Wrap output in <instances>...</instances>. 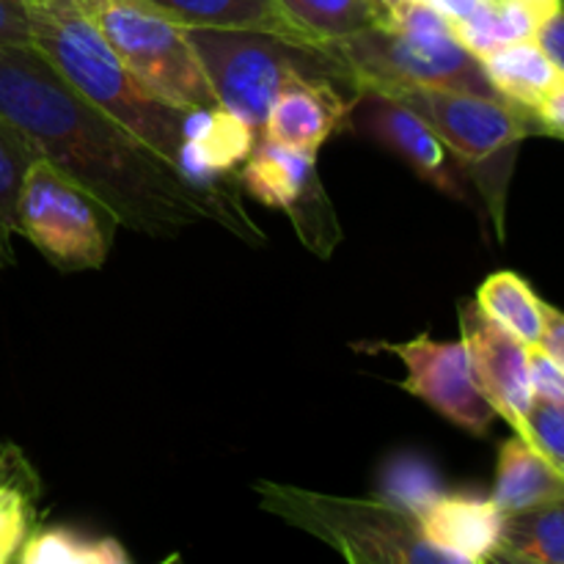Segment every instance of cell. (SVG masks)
Segmentation results:
<instances>
[{"label": "cell", "instance_id": "obj_1", "mask_svg": "<svg viewBox=\"0 0 564 564\" xmlns=\"http://www.w3.org/2000/svg\"><path fill=\"white\" fill-rule=\"evenodd\" d=\"M0 116L39 158L99 198L119 226L174 237L215 220L207 198L176 165L88 102L33 44H0Z\"/></svg>", "mask_w": 564, "mask_h": 564}, {"label": "cell", "instance_id": "obj_2", "mask_svg": "<svg viewBox=\"0 0 564 564\" xmlns=\"http://www.w3.org/2000/svg\"><path fill=\"white\" fill-rule=\"evenodd\" d=\"M31 33L33 47L88 102L176 165L187 110L138 80L77 0H31Z\"/></svg>", "mask_w": 564, "mask_h": 564}, {"label": "cell", "instance_id": "obj_3", "mask_svg": "<svg viewBox=\"0 0 564 564\" xmlns=\"http://www.w3.org/2000/svg\"><path fill=\"white\" fill-rule=\"evenodd\" d=\"M323 47L345 64L358 91L422 86L505 99L490 83L482 61L457 39L452 22L430 3L400 0L391 9L386 28H367L352 36L325 42Z\"/></svg>", "mask_w": 564, "mask_h": 564}, {"label": "cell", "instance_id": "obj_4", "mask_svg": "<svg viewBox=\"0 0 564 564\" xmlns=\"http://www.w3.org/2000/svg\"><path fill=\"white\" fill-rule=\"evenodd\" d=\"M220 108L242 116L262 132L273 99L292 80L341 86L358 94L356 80L323 44L295 42L242 28H185Z\"/></svg>", "mask_w": 564, "mask_h": 564}, {"label": "cell", "instance_id": "obj_5", "mask_svg": "<svg viewBox=\"0 0 564 564\" xmlns=\"http://www.w3.org/2000/svg\"><path fill=\"white\" fill-rule=\"evenodd\" d=\"M259 507L323 540L347 562L457 564L424 540L419 518L389 499H341L262 479Z\"/></svg>", "mask_w": 564, "mask_h": 564}, {"label": "cell", "instance_id": "obj_6", "mask_svg": "<svg viewBox=\"0 0 564 564\" xmlns=\"http://www.w3.org/2000/svg\"><path fill=\"white\" fill-rule=\"evenodd\" d=\"M383 94L405 102L438 132L449 152L460 160L466 174L477 180L496 226L505 231V191L518 143L532 135H545V124L538 110L507 99L444 91V88L405 86Z\"/></svg>", "mask_w": 564, "mask_h": 564}, {"label": "cell", "instance_id": "obj_7", "mask_svg": "<svg viewBox=\"0 0 564 564\" xmlns=\"http://www.w3.org/2000/svg\"><path fill=\"white\" fill-rule=\"evenodd\" d=\"M110 47L154 94L185 110L220 108L185 25L147 0H77Z\"/></svg>", "mask_w": 564, "mask_h": 564}, {"label": "cell", "instance_id": "obj_8", "mask_svg": "<svg viewBox=\"0 0 564 564\" xmlns=\"http://www.w3.org/2000/svg\"><path fill=\"white\" fill-rule=\"evenodd\" d=\"M116 229L119 220L99 198L47 160H33L17 198V235L25 237L53 268L66 273L102 268Z\"/></svg>", "mask_w": 564, "mask_h": 564}, {"label": "cell", "instance_id": "obj_9", "mask_svg": "<svg viewBox=\"0 0 564 564\" xmlns=\"http://www.w3.org/2000/svg\"><path fill=\"white\" fill-rule=\"evenodd\" d=\"M237 185L264 207L284 209L314 257L328 259L341 242L339 218L317 174V154L259 135Z\"/></svg>", "mask_w": 564, "mask_h": 564}, {"label": "cell", "instance_id": "obj_10", "mask_svg": "<svg viewBox=\"0 0 564 564\" xmlns=\"http://www.w3.org/2000/svg\"><path fill=\"white\" fill-rule=\"evenodd\" d=\"M364 138H372L380 147L394 152L405 160L408 169L416 171L427 185L446 196L466 202V169L460 160L449 152L438 132L400 99L389 97L375 88H361L352 97L350 110L345 116V124Z\"/></svg>", "mask_w": 564, "mask_h": 564}, {"label": "cell", "instance_id": "obj_11", "mask_svg": "<svg viewBox=\"0 0 564 564\" xmlns=\"http://www.w3.org/2000/svg\"><path fill=\"white\" fill-rule=\"evenodd\" d=\"M394 352L405 367L402 389L427 402L433 411L449 419L471 435H488L496 411L474 380L471 361L463 341H435L427 334L411 341L380 345Z\"/></svg>", "mask_w": 564, "mask_h": 564}, {"label": "cell", "instance_id": "obj_12", "mask_svg": "<svg viewBox=\"0 0 564 564\" xmlns=\"http://www.w3.org/2000/svg\"><path fill=\"white\" fill-rule=\"evenodd\" d=\"M460 328L479 391L488 397L496 416L505 419L512 433H518L534 402L529 345L490 319L477 301L460 303Z\"/></svg>", "mask_w": 564, "mask_h": 564}, {"label": "cell", "instance_id": "obj_13", "mask_svg": "<svg viewBox=\"0 0 564 564\" xmlns=\"http://www.w3.org/2000/svg\"><path fill=\"white\" fill-rule=\"evenodd\" d=\"M424 540L457 564L494 562L505 529V512L494 496L444 494L419 516Z\"/></svg>", "mask_w": 564, "mask_h": 564}, {"label": "cell", "instance_id": "obj_14", "mask_svg": "<svg viewBox=\"0 0 564 564\" xmlns=\"http://www.w3.org/2000/svg\"><path fill=\"white\" fill-rule=\"evenodd\" d=\"M352 97L356 94L341 86L292 80L270 105L262 135L284 147L317 154L319 147L345 124Z\"/></svg>", "mask_w": 564, "mask_h": 564}, {"label": "cell", "instance_id": "obj_15", "mask_svg": "<svg viewBox=\"0 0 564 564\" xmlns=\"http://www.w3.org/2000/svg\"><path fill=\"white\" fill-rule=\"evenodd\" d=\"M185 28H242L314 44L290 20L279 0H147Z\"/></svg>", "mask_w": 564, "mask_h": 564}, {"label": "cell", "instance_id": "obj_16", "mask_svg": "<svg viewBox=\"0 0 564 564\" xmlns=\"http://www.w3.org/2000/svg\"><path fill=\"white\" fill-rule=\"evenodd\" d=\"M494 501L501 512L529 510L545 501L564 499V477L521 435H512L501 444L496 466Z\"/></svg>", "mask_w": 564, "mask_h": 564}, {"label": "cell", "instance_id": "obj_17", "mask_svg": "<svg viewBox=\"0 0 564 564\" xmlns=\"http://www.w3.org/2000/svg\"><path fill=\"white\" fill-rule=\"evenodd\" d=\"M479 61H482L494 88L507 102L532 110H540L545 97L560 86L564 77L534 39L496 47Z\"/></svg>", "mask_w": 564, "mask_h": 564}, {"label": "cell", "instance_id": "obj_18", "mask_svg": "<svg viewBox=\"0 0 564 564\" xmlns=\"http://www.w3.org/2000/svg\"><path fill=\"white\" fill-rule=\"evenodd\" d=\"M39 494L36 468L9 444L0 463V564L17 562L25 540L39 529Z\"/></svg>", "mask_w": 564, "mask_h": 564}, {"label": "cell", "instance_id": "obj_19", "mask_svg": "<svg viewBox=\"0 0 564 564\" xmlns=\"http://www.w3.org/2000/svg\"><path fill=\"white\" fill-rule=\"evenodd\" d=\"M496 560L564 564V499L507 512Z\"/></svg>", "mask_w": 564, "mask_h": 564}, {"label": "cell", "instance_id": "obj_20", "mask_svg": "<svg viewBox=\"0 0 564 564\" xmlns=\"http://www.w3.org/2000/svg\"><path fill=\"white\" fill-rule=\"evenodd\" d=\"M477 303L490 319L510 330L523 345H540L545 328V306L538 292L512 270L490 273L477 290Z\"/></svg>", "mask_w": 564, "mask_h": 564}, {"label": "cell", "instance_id": "obj_21", "mask_svg": "<svg viewBox=\"0 0 564 564\" xmlns=\"http://www.w3.org/2000/svg\"><path fill=\"white\" fill-rule=\"evenodd\" d=\"M545 17L521 0H482L466 20L455 22V33L477 58L505 44L534 39Z\"/></svg>", "mask_w": 564, "mask_h": 564}, {"label": "cell", "instance_id": "obj_22", "mask_svg": "<svg viewBox=\"0 0 564 564\" xmlns=\"http://www.w3.org/2000/svg\"><path fill=\"white\" fill-rule=\"evenodd\" d=\"M20 564H127L130 554L116 538H94L69 527L36 529L22 545Z\"/></svg>", "mask_w": 564, "mask_h": 564}, {"label": "cell", "instance_id": "obj_23", "mask_svg": "<svg viewBox=\"0 0 564 564\" xmlns=\"http://www.w3.org/2000/svg\"><path fill=\"white\" fill-rule=\"evenodd\" d=\"M279 3L314 44L383 25V14L372 0H279Z\"/></svg>", "mask_w": 564, "mask_h": 564}, {"label": "cell", "instance_id": "obj_24", "mask_svg": "<svg viewBox=\"0 0 564 564\" xmlns=\"http://www.w3.org/2000/svg\"><path fill=\"white\" fill-rule=\"evenodd\" d=\"M33 160V143L0 116V235L9 240L17 235V198Z\"/></svg>", "mask_w": 564, "mask_h": 564}, {"label": "cell", "instance_id": "obj_25", "mask_svg": "<svg viewBox=\"0 0 564 564\" xmlns=\"http://www.w3.org/2000/svg\"><path fill=\"white\" fill-rule=\"evenodd\" d=\"M386 499L408 510L411 516H422L438 496H444L438 474L422 457H394L383 474Z\"/></svg>", "mask_w": 564, "mask_h": 564}, {"label": "cell", "instance_id": "obj_26", "mask_svg": "<svg viewBox=\"0 0 564 564\" xmlns=\"http://www.w3.org/2000/svg\"><path fill=\"white\" fill-rule=\"evenodd\" d=\"M516 435L529 441L564 477V402L534 400Z\"/></svg>", "mask_w": 564, "mask_h": 564}, {"label": "cell", "instance_id": "obj_27", "mask_svg": "<svg viewBox=\"0 0 564 564\" xmlns=\"http://www.w3.org/2000/svg\"><path fill=\"white\" fill-rule=\"evenodd\" d=\"M529 378L534 400L564 402V369L540 345L529 347Z\"/></svg>", "mask_w": 564, "mask_h": 564}, {"label": "cell", "instance_id": "obj_28", "mask_svg": "<svg viewBox=\"0 0 564 564\" xmlns=\"http://www.w3.org/2000/svg\"><path fill=\"white\" fill-rule=\"evenodd\" d=\"M0 44H33L31 0H0Z\"/></svg>", "mask_w": 564, "mask_h": 564}, {"label": "cell", "instance_id": "obj_29", "mask_svg": "<svg viewBox=\"0 0 564 564\" xmlns=\"http://www.w3.org/2000/svg\"><path fill=\"white\" fill-rule=\"evenodd\" d=\"M534 42L543 47V53L549 55L551 64L564 75V9L545 17L543 25L534 33Z\"/></svg>", "mask_w": 564, "mask_h": 564}, {"label": "cell", "instance_id": "obj_30", "mask_svg": "<svg viewBox=\"0 0 564 564\" xmlns=\"http://www.w3.org/2000/svg\"><path fill=\"white\" fill-rule=\"evenodd\" d=\"M540 347L564 369V312L560 308L545 306V328Z\"/></svg>", "mask_w": 564, "mask_h": 564}, {"label": "cell", "instance_id": "obj_31", "mask_svg": "<svg viewBox=\"0 0 564 564\" xmlns=\"http://www.w3.org/2000/svg\"><path fill=\"white\" fill-rule=\"evenodd\" d=\"M538 113L545 124V135L564 138V77L560 80V86L545 97Z\"/></svg>", "mask_w": 564, "mask_h": 564}, {"label": "cell", "instance_id": "obj_32", "mask_svg": "<svg viewBox=\"0 0 564 564\" xmlns=\"http://www.w3.org/2000/svg\"><path fill=\"white\" fill-rule=\"evenodd\" d=\"M479 3H482V0H430V6H433V9H438L441 14L452 22V25L460 20H466V17L471 14Z\"/></svg>", "mask_w": 564, "mask_h": 564}, {"label": "cell", "instance_id": "obj_33", "mask_svg": "<svg viewBox=\"0 0 564 564\" xmlns=\"http://www.w3.org/2000/svg\"><path fill=\"white\" fill-rule=\"evenodd\" d=\"M521 3L532 6V9L540 11L543 17H551L554 11L562 9V0H521Z\"/></svg>", "mask_w": 564, "mask_h": 564}, {"label": "cell", "instance_id": "obj_34", "mask_svg": "<svg viewBox=\"0 0 564 564\" xmlns=\"http://www.w3.org/2000/svg\"><path fill=\"white\" fill-rule=\"evenodd\" d=\"M9 264H14V248L9 237L0 235V268H9Z\"/></svg>", "mask_w": 564, "mask_h": 564}, {"label": "cell", "instance_id": "obj_35", "mask_svg": "<svg viewBox=\"0 0 564 564\" xmlns=\"http://www.w3.org/2000/svg\"><path fill=\"white\" fill-rule=\"evenodd\" d=\"M372 3L378 6V11H380V14H383V25H380V28H386V25H389L391 9H394V6L400 3V0H372Z\"/></svg>", "mask_w": 564, "mask_h": 564}, {"label": "cell", "instance_id": "obj_36", "mask_svg": "<svg viewBox=\"0 0 564 564\" xmlns=\"http://www.w3.org/2000/svg\"><path fill=\"white\" fill-rule=\"evenodd\" d=\"M6 449H9V441H0V463H3V457H6Z\"/></svg>", "mask_w": 564, "mask_h": 564}, {"label": "cell", "instance_id": "obj_37", "mask_svg": "<svg viewBox=\"0 0 564 564\" xmlns=\"http://www.w3.org/2000/svg\"><path fill=\"white\" fill-rule=\"evenodd\" d=\"M411 3H430V0H411Z\"/></svg>", "mask_w": 564, "mask_h": 564}, {"label": "cell", "instance_id": "obj_38", "mask_svg": "<svg viewBox=\"0 0 564 564\" xmlns=\"http://www.w3.org/2000/svg\"><path fill=\"white\" fill-rule=\"evenodd\" d=\"M562 141H564V138H562Z\"/></svg>", "mask_w": 564, "mask_h": 564}]
</instances>
